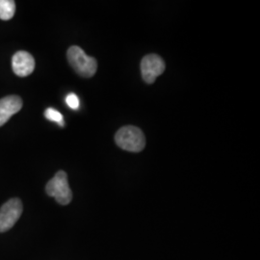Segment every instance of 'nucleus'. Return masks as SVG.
I'll return each instance as SVG.
<instances>
[{"label":"nucleus","instance_id":"obj_1","mask_svg":"<svg viewBox=\"0 0 260 260\" xmlns=\"http://www.w3.org/2000/svg\"><path fill=\"white\" fill-rule=\"evenodd\" d=\"M70 65L77 75L90 78L95 75L98 70V62L93 57H90L84 52L81 47L73 46L70 47L67 53Z\"/></svg>","mask_w":260,"mask_h":260},{"label":"nucleus","instance_id":"obj_2","mask_svg":"<svg viewBox=\"0 0 260 260\" xmlns=\"http://www.w3.org/2000/svg\"><path fill=\"white\" fill-rule=\"evenodd\" d=\"M116 144L126 151L140 152L145 149L146 138L143 131L133 125L123 126L115 135Z\"/></svg>","mask_w":260,"mask_h":260},{"label":"nucleus","instance_id":"obj_3","mask_svg":"<svg viewBox=\"0 0 260 260\" xmlns=\"http://www.w3.org/2000/svg\"><path fill=\"white\" fill-rule=\"evenodd\" d=\"M46 191L47 195L53 197L60 205H69L73 200V192L64 171H59L54 177L47 182Z\"/></svg>","mask_w":260,"mask_h":260},{"label":"nucleus","instance_id":"obj_4","mask_svg":"<svg viewBox=\"0 0 260 260\" xmlns=\"http://www.w3.org/2000/svg\"><path fill=\"white\" fill-rule=\"evenodd\" d=\"M23 210L22 203L19 199H11L0 208V233L11 230L18 222Z\"/></svg>","mask_w":260,"mask_h":260},{"label":"nucleus","instance_id":"obj_5","mask_svg":"<svg viewBox=\"0 0 260 260\" xmlns=\"http://www.w3.org/2000/svg\"><path fill=\"white\" fill-rule=\"evenodd\" d=\"M166 69L165 62L157 54L146 55L141 62V73L143 79L148 84H152Z\"/></svg>","mask_w":260,"mask_h":260},{"label":"nucleus","instance_id":"obj_6","mask_svg":"<svg viewBox=\"0 0 260 260\" xmlns=\"http://www.w3.org/2000/svg\"><path fill=\"white\" fill-rule=\"evenodd\" d=\"M12 68L14 73L18 76L25 77L34 72L35 60L27 51L20 50L13 56Z\"/></svg>","mask_w":260,"mask_h":260},{"label":"nucleus","instance_id":"obj_7","mask_svg":"<svg viewBox=\"0 0 260 260\" xmlns=\"http://www.w3.org/2000/svg\"><path fill=\"white\" fill-rule=\"evenodd\" d=\"M22 100L19 95H8L0 100V126L4 125L10 118L20 111Z\"/></svg>","mask_w":260,"mask_h":260},{"label":"nucleus","instance_id":"obj_8","mask_svg":"<svg viewBox=\"0 0 260 260\" xmlns=\"http://www.w3.org/2000/svg\"><path fill=\"white\" fill-rule=\"evenodd\" d=\"M16 2L14 0H0V19L9 20L15 16Z\"/></svg>","mask_w":260,"mask_h":260},{"label":"nucleus","instance_id":"obj_9","mask_svg":"<svg viewBox=\"0 0 260 260\" xmlns=\"http://www.w3.org/2000/svg\"><path fill=\"white\" fill-rule=\"evenodd\" d=\"M45 116H46L47 120L58 122L60 126H64V124H65L63 115L60 112L53 109V108H48V109H47L46 112H45Z\"/></svg>","mask_w":260,"mask_h":260},{"label":"nucleus","instance_id":"obj_10","mask_svg":"<svg viewBox=\"0 0 260 260\" xmlns=\"http://www.w3.org/2000/svg\"><path fill=\"white\" fill-rule=\"evenodd\" d=\"M66 103L69 105V107H71L74 110L79 108V99L75 93H70L66 99Z\"/></svg>","mask_w":260,"mask_h":260}]
</instances>
